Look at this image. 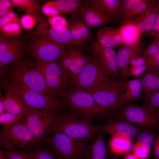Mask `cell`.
Returning <instances> with one entry per match:
<instances>
[{
	"mask_svg": "<svg viewBox=\"0 0 159 159\" xmlns=\"http://www.w3.org/2000/svg\"><path fill=\"white\" fill-rule=\"evenodd\" d=\"M0 76L16 85L44 94L57 96L47 85L42 74L31 59H23L0 73Z\"/></svg>",
	"mask_w": 159,
	"mask_h": 159,
	"instance_id": "cell-1",
	"label": "cell"
},
{
	"mask_svg": "<svg viewBox=\"0 0 159 159\" xmlns=\"http://www.w3.org/2000/svg\"><path fill=\"white\" fill-rule=\"evenodd\" d=\"M62 97L66 107L85 120L93 122L105 115L92 96L86 91L70 89Z\"/></svg>",
	"mask_w": 159,
	"mask_h": 159,
	"instance_id": "cell-2",
	"label": "cell"
},
{
	"mask_svg": "<svg viewBox=\"0 0 159 159\" xmlns=\"http://www.w3.org/2000/svg\"><path fill=\"white\" fill-rule=\"evenodd\" d=\"M41 143L21 122L3 126L0 131V147L4 150H30Z\"/></svg>",
	"mask_w": 159,
	"mask_h": 159,
	"instance_id": "cell-3",
	"label": "cell"
},
{
	"mask_svg": "<svg viewBox=\"0 0 159 159\" xmlns=\"http://www.w3.org/2000/svg\"><path fill=\"white\" fill-rule=\"evenodd\" d=\"M45 143L59 159H84L89 145L88 142L54 132L47 136Z\"/></svg>",
	"mask_w": 159,
	"mask_h": 159,
	"instance_id": "cell-4",
	"label": "cell"
},
{
	"mask_svg": "<svg viewBox=\"0 0 159 159\" xmlns=\"http://www.w3.org/2000/svg\"><path fill=\"white\" fill-rule=\"evenodd\" d=\"M98 132L92 122L70 111L62 114L53 132L61 133L88 142L94 138Z\"/></svg>",
	"mask_w": 159,
	"mask_h": 159,
	"instance_id": "cell-5",
	"label": "cell"
},
{
	"mask_svg": "<svg viewBox=\"0 0 159 159\" xmlns=\"http://www.w3.org/2000/svg\"><path fill=\"white\" fill-rule=\"evenodd\" d=\"M61 112L49 109H33L24 116L21 122L42 143L47 136L54 132Z\"/></svg>",
	"mask_w": 159,
	"mask_h": 159,
	"instance_id": "cell-6",
	"label": "cell"
},
{
	"mask_svg": "<svg viewBox=\"0 0 159 159\" xmlns=\"http://www.w3.org/2000/svg\"><path fill=\"white\" fill-rule=\"evenodd\" d=\"M124 81L112 77L98 87L85 91L91 95L105 115L119 109Z\"/></svg>",
	"mask_w": 159,
	"mask_h": 159,
	"instance_id": "cell-7",
	"label": "cell"
},
{
	"mask_svg": "<svg viewBox=\"0 0 159 159\" xmlns=\"http://www.w3.org/2000/svg\"><path fill=\"white\" fill-rule=\"evenodd\" d=\"M34 61L42 74L47 85L57 96L63 97L71 89V82L57 60L40 62L34 60Z\"/></svg>",
	"mask_w": 159,
	"mask_h": 159,
	"instance_id": "cell-8",
	"label": "cell"
},
{
	"mask_svg": "<svg viewBox=\"0 0 159 159\" xmlns=\"http://www.w3.org/2000/svg\"><path fill=\"white\" fill-rule=\"evenodd\" d=\"M32 39L27 48V53L39 62L57 60L69 45L57 43L45 36Z\"/></svg>",
	"mask_w": 159,
	"mask_h": 159,
	"instance_id": "cell-9",
	"label": "cell"
},
{
	"mask_svg": "<svg viewBox=\"0 0 159 159\" xmlns=\"http://www.w3.org/2000/svg\"><path fill=\"white\" fill-rule=\"evenodd\" d=\"M119 109L117 117L122 120L148 128L159 127V116L145 105L140 106L129 103Z\"/></svg>",
	"mask_w": 159,
	"mask_h": 159,
	"instance_id": "cell-10",
	"label": "cell"
},
{
	"mask_svg": "<svg viewBox=\"0 0 159 159\" xmlns=\"http://www.w3.org/2000/svg\"><path fill=\"white\" fill-rule=\"evenodd\" d=\"M91 58L71 82V89L86 90L96 87L111 78Z\"/></svg>",
	"mask_w": 159,
	"mask_h": 159,
	"instance_id": "cell-11",
	"label": "cell"
},
{
	"mask_svg": "<svg viewBox=\"0 0 159 159\" xmlns=\"http://www.w3.org/2000/svg\"><path fill=\"white\" fill-rule=\"evenodd\" d=\"M14 84L26 103L32 108L49 109L62 112L66 108L63 101L58 99L57 96L44 94Z\"/></svg>",
	"mask_w": 159,
	"mask_h": 159,
	"instance_id": "cell-12",
	"label": "cell"
},
{
	"mask_svg": "<svg viewBox=\"0 0 159 159\" xmlns=\"http://www.w3.org/2000/svg\"><path fill=\"white\" fill-rule=\"evenodd\" d=\"M91 49L93 59L107 74L116 79L121 77L117 60V53L111 48L104 47L97 41L91 43Z\"/></svg>",
	"mask_w": 159,
	"mask_h": 159,
	"instance_id": "cell-13",
	"label": "cell"
},
{
	"mask_svg": "<svg viewBox=\"0 0 159 159\" xmlns=\"http://www.w3.org/2000/svg\"><path fill=\"white\" fill-rule=\"evenodd\" d=\"M0 88L4 91L1 97L4 103L6 112L25 116L33 109L25 103L21 96L13 83L0 76Z\"/></svg>",
	"mask_w": 159,
	"mask_h": 159,
	"instance_id": "cell-14",
	"label": "cell"
},
{
	"mask_svg": "<svg viewBox=\"0 0 159 159\" xmlns=\"http://www.w3.org/2000/svg\"><path fill=\"white\" fill-rule=\"evenodd\" d=\"M91 58L79 49L69 45L57 61L71 82Z\"/></svg>",
	"mask_w": 159,
	"mask_h": 159,
	"instance_id": "cell-15",
	"label": "cell"
},
{
	"mask_svg": "<svg viewBox=\"0 0 159 159\" xmlns=\"http://www.w3.org/2000/svg\"><path fill=\"white\" fill-rule=\"evenodd\" d=\"M95 127L102 132L112 136L123 135L130 139L137 137L140 133L135 126L118 117L108 120L102 125H95Z\"/></svg>",
	"mask_w": 159,
	"mask_h": 159,
	"instance_id": "cell-16",
	"label": "cell"
},
{
	"mask_svg": "<svg viewBox=\"0 0 159 159\" xmlns=\"http://www.w3.org/2000/svg\"><path fill=\"white\" fill-rule=\"evenodd\" d=\"M41 32L43 35L60 44L81 47L86 46V42L80 41L74 39L67 28L47 25L43 28Z\"/></svg>",
	"mask_w": 159,
	"mask_h": 159,
	"instance_id": "cell-17",
	"label": "cell"
},
{
	"mask_svg": "<svg viewBox=\"0 0 159 159\" xmlns=\"http://www.w3.org/2000/svg\"><path fill=\"white\" fill-rule=\"evenodd\" d=\"M159 13V0H152L146 10L131 21L136 24L141 34L150 36Z\"/></svg>",
	"mask_w": 159,
	"mask_h": 159,
	"instance_id": "cell-18",
	"label": "cell"
},
{
	"mask_svg": "<svg viewBox=\"0 0 159 159\" xmlns=\"http://www.w3.org/2000/svg\"><path fill=\"white\" fill-rule=\"evenodd\" d=\"M78 11L81 20L91 28L99 27L115 19L112 17L102 14L90 7L88 1Z\"/></svg>",
	"mask_w": 159,
	"mask_h": 159,
	"instance_id": "cell-19",
	"label": "cell"
},
{
	"mask_svg": "<svg viewBox=\"0 0 159 159\" xmlns=\"http://www.w3.org/2000/svg\"><path fill=\"white\" fill-rule=\"evenodd\" d=\"M25 47L21 38L6 51L0 54V73L9 69L11 65V67L24 58L25 54L27 53Z\"/></svg>",
	"mask_w": 159,
	"mask_h": 159,
	"instance_id": "cell-20",
	"label": "cell"
},
{
	"mask_svg": "<svg viewBox=\"0 0 159 159\" xmlns=\"http://www.w3.org/2000/svg\"><path fill=\"white\" fill-rule=\"evenodd\" d=\"M144 49L140 40L134 45L123 46L119 49L117 53V60L121 78L126 77L128 65L131 59L141 53Z\"/></svg>",
	"mask_w": 159,
	"mask_h": 159,
	"instance_id": "cell-21",
	"label": "cell"
},
{
	"mask_svg": "<svg viewBox=\"0 0 159 159\" xmlns=\"http://www.w3.org/2000/svg\"><path fill=\"white\" fill-rule=\"evenodd\" d=\"M143 91L142 84L140 78L125 80L119 109L125 105L141 98Z\"/></svg>",
	"mask_w": 159,
	"mask_h": 159,
	"instance_id": "cell-22",
	"label": "cell"
},
{
	"mask_svg": "<svg viewBox=\"0 0 159 159\" xmlns=\"http://www.w3.org/2000/svg\"><path fill=\"white\" fill-rule=\"evenodd\" d=\"M97 41L102 46L113 48L122 46L118 28L105 26L96 32Z\"/></svg>",
	"mask_w": 159,
	"mask_h": 159,
	"instance_id": "cell-23",
	"label": "cell"
},
{
	"mask_svg": "<svg viewBox=\"0 0 159 159\" xmlns=\"http://www.w3.org/2000/svg\"><path fill=\"white\" fill-rule=\"evenodd\" d=\"M139 78L143 88L141 98L144 102L153 94L159 91V68L146 72Z\"/></svg>",
	"mask_w": 159,
	"mask_h": 159,
	"instance_id": "cell-24",
	"label": "cell"
},
{
	"mask_svg": "<svg viewBox=\"0 0 159 159\" xmlns=\"http://www.w3.org/2000/svg\"><path fill=\"white\" fill-rule=\"evenodd\" d=\"M89 6L99 12L114 18H121V0H91Z\"/></svg>",
	"mask_w": 159,
	"mask_h": 159,
	"instance_id": "cell-25",
	"label": "cell"
},
{
	"mask_svg": "<svg viewBox=\"0 0 159 159\" xmlns=\"http://www.w3.org/2000/svg\"><path fill=\"white\" fill-rule=\"evenodd\" d=\"M105 140L102 132L99 131L89 145L84 159H108Z\"/></svg>",
	"mask_w": 159,
	"mask_h": 159,
	"instance_id": "cell-26",
	"label": "cell"
},
{
	"mask_svg": "<svg viewBox=\"0 0 159 159\" xmlns=\"http://www.w3.org/2000/svg\"><path fill=\"white\" fill-rule=\"evenodd\" d=\"M123 46H130L138 43L141 34L136 24L132 21L122 23L118 28Z\"/></svg>",
	"mask_w": 159,
	"mask_h": 159,
	"instance_id": "cell-27",
	"label": "cell"
},
{
	"mask_svg": "<svg viewBox=\"0 0 159 159\" xmlns=\"http://www.w3.org/2000/svg\"><path fill=\"white\" fill-rule=\"evenodd\" d=\"M109 145L112 152L116 154L128 153L132 148L130 138L123 135L112 136Z\"/></svg>",
	"mask_w": 159,
	"mask_h": 159,
	"instance_id": "cell-28",
	"label": "cell"
},
{
	"mask_svg": "<svg viewBox=\"0 0 159 159\" xmlns=\"http://www.w3.org/2000/svg\"><path fill=\"white\" fill-rule=\"evenodd\" d=\"M141 53L145 61L146 72L152 69L159 68V48L153 41Z\"/></svg>",
	"mask_w": 159,
	"mask_h": 159,
	"instance_id": "cell-29",
	"label": "cell"
},
{
	"mask_svg": "<svg viewBox=\"0 0 159 159\" xmlns=\"http://www.w3.org/2000/svg\"><path fill=\"white\" fill-rule=\"evenodd\" d=\"M13 5L21 11L32 14L39 19L43 17L42 9L35 0H11Z\"/></svg>",
	"mask_w": 159,
	"mask_h": 159,
	"instance_id": "cell-30",
	"label": "cell"
},
{
	"mask_svg": "<svg viewBox=\"0 0 159 159\" xmlns=\"http://www.w3.org/2000/svg\"><path fill=\"white\" fill-rule=\"evenodd\" d=\"M50 2L59 12L66 14L78 11L86 1L79 0H57Z\"/></svg>",
	"mask_w": 159,
	"mask_h": 159,
	"instance_id": "cell-31",
	"label": "cell"
},
{
	"mask_svg": "<svg viewBox=\"0 0 159 159\" xmlns=\"http://www.w3.org/2000/svg\"><path fill=\"white\" fill-rule=\"evenodd\" d=\"M42 143L31 150L33 159H59L49 146H44Z\"/></svg>",
	"mask_w": 159,
	"mask_h": 159,
	"instance_id": "cell-32",
	"label": "cell"
},
{
	"mask_svg": "<svg viewBox=\"0 0 159 159\" xmlns=\"http://www.w3.org/2000/svg\"><path fill=\"white\" fill-rule=\"evenodd\" d=\"M152 0H144L122 19V23L132 21L136 19L146 10Z\"/></svg>",
	"mask_w": 159,
	"mask_h": 159,
	"instance_id": "cell-33",
	"label": "cell"
},
{
	"mask_svg": "<svg viewBox=\"0 0 159 159\" xmlns=\"http://www.w3.org/2000/svg\"><path fill=\"white\" fill-rule=\"evenodd\" d=\"M1 36L11 37L19 35L22 31L20 24L16 23L6 24L0 27Z\"/></svg>",
	"mask_w": 159,
	"mask_h": 159,
	"instance_id": "cell-34",
	"label": "cell"
},
{
	"mask_svg": "<svg viewBox=\"0 0 159 159\" xmlns=\"http://www.w3.org/2000/svg\"><path fill=\"white\" fill-rule=\"evenodd\" d=\"M24 117L6 112L0 115V124L3 126L16 124L21 122Z\"/></svg>",
	"mask_w": 159,
	"mask_h": 159,
	"instance_id": "cell-35",
	"label": "cell"
},
{
	"mask_svg": "<svg viewBox=\"0 0 159 159\" xmlns=\"http://www.w3.org/2000/svg\"><path fill=\"white\" fill-rule=\"evenodd\" d=\"M144 0H121L120 12L122 19Z\"/></svg>",
	"mask_w": 159,
	"mask_h": 159,
	"instance_id": "cell-36",
	"label": "cell"
},
{
	"mask_svg": "<svg viewBox=\"0 0 159 159\" xmlns=\"http://www.w3.org/2000/svg\"><path fill=\"white\" fill-rule=\"evenodd\" d=\"M38 19L37 17L32 14H24L19 18L20 24L25 29L31 30L37 23Z\"/></svg>",
	"mask_w": 159,
	"mask_h": 159,
	"instance_id": "cell-37",
	"label": "cell"
},
{
	"mask_svg": "<svg viewBox=\"0 0 159 159\" xmlns=\"http://www.w3.org/2000/svg\"><path fill=\"white\" fill-rule=\"evenodd\" d=\"M77 25L81 36L84 40L91 43L93 41V34L90 31L89 27L81 19H75Z\"/></svg>",
	"mask_w": 159,
	"mask_h": 159,
	"instance_id": "cell-38",
	"label": "cell"
},
{
	"mask_svg": "<svg viewBox=\"0 0 159 159\" xmlns=\"http://www.w3.org/2000/svg\"><path fill=\"white\" fill-rule=\"evenodd\" d=\"M21 39V38L19 35L11 37L1 36L0 38V54L6 51Z\"/></svg>",
	"mask_w": 159,
	"mask_h": 159,
	"instance_id": "cell-39",
	"label": "cell"
},
{
	"mask_svg": "<svg viewBox=\"0 0 159 159\" xmlns=\"http://www.w3.org/2000/svg\"><path fill=\"white\" fill-rule=\"evenodd\" d=\"M9 159H33L30 150L25 151L17 150H3Z\"/></svg>",
	"mask_w": 159,
	"mask_h": 159,
	"instance_id": "cell-40",
	"label": "cell"
},
{
	"mask_svg": "<svg viewBox=\"0 0 159 159\" xmlns=\"http://www.w3.org/2000/svg\"><path fill=\"white\" fill-rule=\"evenodd\" d=\"M144 102V105L159 116V91L153 94Z\"/></svg>",
	"mask_w": 159,
	"mask_h": 159,
	"instance_id": "cell-41",
	"label": "cell"
},
{
	"mask_svg": "<svg viewBox=\"0 0 159 159\" xmlns=\"http://www.w3.org/2000/svg\"><path fill=\"white\" fill-rule=\"evenodd\" d=\"M13 23L20 24L19 18L14 11L9 12L0 17V27L6 24Z\"/></svg>",
	"mask_w": 159,
	"mask_h": 159,
	"instance_id": "cell-42",
	"label": "cell"
},
{
	"mask_svg": "<svg viewBox=\"0 0 159 159\" xmlns=\"http://www.w3.org/2000/svg\"><path fill=\"white\" fill-rule=\"evenodd\" d=\"M146 70L147 67L146 65L140 67H128L126 71V77H139L144 72H145Z\"/></svg>",
	"mask_w": 159,
	"mask_h": 159,
	"instance_id": "cell-43",
	"label": "cell"
},
{
	"mask_svg": "<svg viewBox=\"0 0 159 159\" xmlns=\"http://www.w3.org/2000/svg\"><path fill=\"white\" fill-rule=\"evenodd\" d=\"M137 137L138 142L141 144L152 145L156 138L153 134L147 132L139 133Z\"/></svg>",
	"mask_w": 159,
	"mask_h": 159,
	"instance_id": "cell-44",
	"label": "cell"
},
{
	"mask_svg": "<svg viewBox=\"0 0 159 159\" xmlns=\"http://www.w3.org/2000/svg\"><path fill=\"white\" fill-rule=\"evenodd\" d=\"M41 9L43 14L49 17L58 15L59 12L57 9L52 5L50 1L45 4Z\"/></svg>",
	"mask_w": 159,
	"mask_h": 159,
	"instance_id": "cell-45",
	"label": "cell"
},
{
	"mask_svg": "<svg viewBox=\"0 0 159 159\" xmlns=\"http://www.w3.org/2000/svg\"><path fill=\"white\" fill-rule=\"evenodd\" d=\"M14 7L10 0H0V17L9 12L14 11Z\"/></svg>",
	"mask_w": 159,
	"mask_h": 159,
	"instance_id": "cell-46",
	"label": "cell"
},
{
	"mask_svg": "<svg viewBox=\"0 0 159 159\" xmlns=\"http://www.w3.org/2000/svg\"><path fill=\"white\" fill-rule=\"evenodd\" d=\"M133 154L138 159H146L149 154L148 153L143 150L140 143L138 142L135 144L132 148Z\"/></svg>",
	"mask_w": 159,
	"mask_h": 159,
	"instance_id": "cell-47",
	"label": "cell"
},
{
	"mask_svg": "<svg viewBox=\"0 0 159 159\" xmlns=\"http://www.w3.org/2000/svg\"><path fill=\"white\" fill-rule=\"evenodd\" d=\"M51 26H57L68 28V24L64 18L57 15L49 17L48 20Z\"/></svg>",
	"mask_w": 159,
	"mask_h": 159,
	"instance_id": "cell-48",
	"label": "cell"
},
{
	"mask_svg": "<svg viewBox=\"0 0 159 159\" xmlns=\"http://www.w3.org/2000/svg\"><path fill=\"white\" fill-rule=\"evenodd\" d=\"M69 29L72 36L74 39L80 41L85 42L81 36L75 19L72 21Z\"/></svg>",
	"mask_w": 159,
	"mask_h": 159,
	"instance_id": "cell-49",
	"label": "cell"
},
{
	"mask_svg": "<svg viewBox=\"0 0 159 159\" xmlns=\"http://www.w3.org/2000/svg\"><path fill=\"white\" fill-rule=\"evenodd\" d=\"M129 64L131 66L140 67L146 65V62L142 56L138 55L131 59Z\"/></svg>",
	"mask_w": 159,
	"mask_h": 159,
	"instance_id": "cell-50",
	"label": "cell"
},
{
	"mask_svg": "<svg viewBox=\"0 0 159 159\" xmlns=\"http://www.w3.org/2000/svg\"><path fill=\"white\" fill-rule=\"evenodd\" d=\"M153 153L156 159H159V135L155 139L153 144Z\"/></svg>",
	"mask_w": 159,
	"mask_h": 159,
	"instance_id": "cell-51",
	"label": "cell"
},
{
	"mask_svg": "<svg viewBox=\"0 0 159 159\" xmlns=\"http://www.w3.org/2000/svg\"><path fill=\"white\" fill-rule=\"evenodd\" d=\"M159 35V13L157 15L155 22L150 37H155Z\"/></svg>",
	"mask_w": 159,
	"mask_h": 159,
	"instance_id": "cell-52",
	"label": "cell"
},
{
	"mask_svg": "<svg viewBox=\"0 0 159 159\" xmlns=\"http://www.w3.org/2000/svg\"><path fill=\"white\" fill-rule=\"evenodd\" d=\"M141 144L142 148L144 151L145 152L150 154L153 146V145L150 144H143L141 143Z\"/></svg>",
	"mask_w": 159,
	"mask_h": 159,
	"instance_id": "cell-53",
	"label": "cell"
},
{
	"mask_svg": "<svg viewBox=\"0 0 159 159\" xmlns=\"http://www.w3.org/2000/svg\"><path fill=\"white\" fill-rule=\"evenodd\" d=\"M5 105L2 98H0V115L6 112Z\"/></svg>",
	"mask_w": 159,
	"mask_h": 159,
	"instance_id": "cell-54",
	"label": "cell"
},
{
	"mask_svg": "<svg viewBox=\"0 0 159 159\" xmlns=\"http://www.w3.org/2000/svg\"><path fill=\"white\" fill-rule=\"evenodd\" d=\"M159 48V35L154 37L153 41Z\"/></svg>",
	"mask_w": 159,
	"mask_h": 159,
	"instance_id": "cell-55",
	"label": "cell"
},
{
	"mask_svg": "<svg viewBox=\"0 0 159 159\" xmlns=\"http://www.w3.org/2000/svg\"><path fill=\"white\" fill-rule=\"evenodd\" d=\"M0 159H9L7 157L4 153L3 150H0Z\"/></svg>",
	"mask_w": 159,
	"mask_h": 159,
	"instance_id": "cell-56",
	"label": "cell"
},
{
	"mask_svg": "<svg viewBox=\"0 0 159 159\" xmlns=\"http://www.w3.org/2000/svg\"><path fill=\"white\" fill-rule=\"evenodd\" d=\"M125 159H138L133 154H129L126 156Z\"/></svg>",
	"mask_w": 159,
	"mask_h": 159,
	"instance_id": "cell-57",
	"label": "cell"
}]
</instances>
